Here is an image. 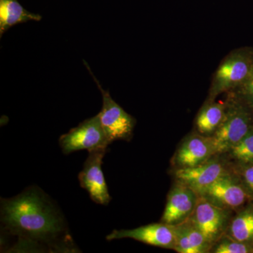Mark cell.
Here are the masks:
<instances>
[{"label":"cell","instance_id":"cell-2","mask_svg":"<svg viewBox=\"0 0 253 253\" xmlns=\"http://www.w3.org/2000/svg\"><path fill=\"white\" fill-rule=\"evenodd\" d=\"M225 116L212 137L216 155L227 154L253 126V110L229 93Z\"/></svg>","mask_w":253,"mask_h":253},{"label":"cell","instance_id":"cell-5","mask_svg":"<svg viewBox=\"0 0 253 253\" xmlns=\"http://www.w3.org/2000/svg\"><path fill=\"white\" fill-rule=\"evenodd\" d=\"M199 196L231 211L241 209L253 201L234 169L222 174Z\"/></svg>","mask_w":253,"mask_h":253},{"label":"cell","instance_id":"cell-8","mask_svg":"<svg viewBox=\"0 0 253 253\" xmlns=\"http://www.w3.org/2000/svg\"><path fill=\"white\" fill-rule=\"evenodd\" d=\"M107 148L89 151L78 179L81 187L86 190L96 204L107 206L111 201L102 171L103 158Z\"/></svg>","mask_w":253,"mask_h":253},{"label":"cell","instance_id":"cell-14","mask_svg":"<svg viewBox=\"0 0 253 253\" xmlns=\"http://www.w3.org/2000/svg\"><path fill=\"white\" fill-rule=\"evenodd\" d=\"M41 15L30 12L18 0H0V35L16 25L28 21H40Z\"/></svg>","mask_w":253,"mask_h":253},{"label":"cell","instance_id":"cell-1","mask_svg":"<svg viewBox=\"0 0 253 253\" xmlns=\"http://www.w3.org/2000/svg\"><path fill=\"white\" fill-rule=\"evenodd\" d=\"M1 221L4 231L18 238V249L42 245L59 249L60 239L68 234L59 210L37 188L1 199Z\"/></svg>","mask_w":253,"mask_h":253},{"label":"cell","instance_id":"cell-9","mask_svg":"<svg viewBox=\"0 0 253 253\" xmlns=\"http://www.w3.org/2000/svg\"><path fill=\"white\" fill-rule=\"evenodd\" d=\"M227 171L224 162L214 156L195 167L176 168L174 178L176 182L194 190L199 196Z\"/></svg>","mask_w":253,"mask_h":253},{"label":"cell","instance_id":"cell-10","mask_svg":"<svg viewBox=\"0 0 253 253\" xmlns=\"http://www.w3.org/2000/svg\"><path fill=\"white\" fill-rule=\"evenodd\" d=\"M122 239H134L150 246L174 250L175 233L174 226L161 221L135 229L114 230L106 236L107 241Z\"/></svg>","mask_w":253,"mask_h":253},{"label":"cell","instance_id":"cell-4","mask_svg":"<svg viewBox=\"0 0 253 253\" xmlns=\"http://www.w3.org/2000/svg\"><path fill=\"white\" fill-rule=\"evenodd\" d=\"M84 62L102 94V109L97 115L108 141L111 144L115 141L130 140L135 126V119L112 99L109 91L103 89L99 82L91 73L90 68L85 61Z\"/></svg>","mask_w":253,"mask_h":253},{"label":"cell","instance_id":"cell-3","mask_svg":"<svg viewBox=\"0 0 253 253\" xmlns=\"http://www.w3.org/2000/svg\"><path fill=\"white\" fill-rule=\"evenodd\" d=\"M253 69V49L242 48L232 51L223 60L214 73L208 100L231 92L249 77Z\"/></svg>","mask_w":253,"mask_h":253},{"label":"cell","instance_id":"cell-13","mask_svg":"<svg viewBox=\"0 0 253 253\" xmlns=\"http://www.w3.org/2000/svg\"><path fill=\"white\" fill-rule=\"evenodd\" d=\"M226 107L227 101L216 102L214 100H208L196 117V127L198 132L205 136H212L224 120Z\"/></svg>","mask_w":253,"mask_h":253},{"label":"cell","instance_id":"cell-15","mask_svg":"<svg viewBox=\"0 0 253 253\" xmlns=\"http://www.w3.org/2000/svg\"><path fill=\"white\" fill-rule=\"evenodd\" d=\"M225 234L232 239L253 245V201L231 217Z\"/></svg>","mask_w":253,"mask_h":253},{"label":"cell","instance_id":"cell-18","mask_svg":"<svg viewBox=\"0 0 253 253\" xmlns=\"http://www.w3.org/2000/svg\"><path fill=\"white\" fill-rule=\"evenodd\" d=\"M211 253H253V245L241 242L224 234L213 245Z\"/></svg>","mask_w":253,"mask_h":253},{"label":"cell","instance_id":"cell-7","mask_svg":"<svg viewBox=\"0 0 253 253\" xmlns=\"http://www.w3.org/2000/svg\"><path fill=\"white\" fill-rule=\"evenodd\" d=\"M231 217V211L218 207L199 196L194 212L188 219L213 246L225 234Z\"/></svg>","mask_w":253,"mask_h":253},{"label":"cell","instance_id":"cell-11","mask_svg":"<svg viewBox=\"0 0 253 253\" xmlns=\"http://www.w3.org/2000/svg\"><path fill=\"white\" fill-rule=\"evenodd\" d=\"M199 199V195L194 190L176 182L168 194L161 221L174 226L187 220Z\"/></svg>","mask_w":253,"mask_h":253},{"label":"cell","instance_id":"cell-19","mask_svg":"<svg viewBox=\"0 0 253 253\" xmlns=\"http://www.w3.org/2000/svg\"><path fill=\"white\" fill-rule=\"evenodd\" d=\"M229 93L253 110V69L247 80L237 89Z\"/></svg>","mask_w":253,"mask_h":253},{"label":"cell","instance_id":"cell-17","mask_svg":"<svg viewBox=\"0 0 253 253\" xmlns=\"http://www.w3.org/2000/svg\"><path fill=\"white\" fill-rule=\"evenodd\" d=\"M179 225L184 231L190 244L193 246L196 253H211L212 245L208 241L204 234L189 219L181 223Z\"/></svg>","mask_w":253,"mask_h":253},{"label":"cell","instance_id":"cell-16","mask_svg":"<svg viewBox=\"0 0 253 253\" xmlns=\"http://www.w3.org/2000/svg\"><path fill=\"white\" fill-rule=\"evenodd\" d=\"M227 154L236 163L253 164V126L247 134Z\"/></svg>","mask_w":253,"mask_h":253},{"label":"cell","instance_id":"cell-6","mask_svg":"<svg viewBox=\"0 0 253 253\" xmlns=\"http://www.w3.org/2000/svg\"><path fill=\"white\" fill-rule=\"evenodd\" d=\"M59 146L63 154L86 150L88 152L107 148L108 141L98 115L83 121L59 138Z\"/></svg>","mask_w":253,"mask_h":253},{"label":"cell","instance_id":"cell-12","mask_svg":"<svg viewBox=\"0 0 253 253\" xmlns=\"http://www.w3.org/2000/svg\"><path fill=\"white\" fill-rule=\"evenodd\" d=\"M217 156L211 136L193 133L186 136L178 148L174 157L176 168L199 166Z\"/></svg>","mask_w":253,"mask_h":253},{"label":"cell","instance_id":"cell-20","mask_svg":"<svg viewBox=\"0 0 253 253\" xmlns=\"http://www.w3.org/2000/svg\"><path fill=\"white\" fill-rule=\"evenodd\" d=\"M234 170L253 200V164L236 163Z\"/></svg>","mask_w":253,"mask_h":253}]
</instances>
